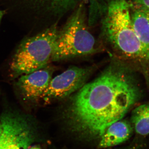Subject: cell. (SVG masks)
Returning a JSON list of instances; mask_svg holds the SVG:
<instances>
[{
	"label": "cell",
	"mask_w": 149,
	"mask_h": 149,
	"mask_svg": "<svg viewBox=\"0 0 149 149\" xmlns=\"http://www.w3.org/2000/svg\"><path fill=\"white\" fill-rule=\"evenodd\" d=\"M130 4L133 28L139 41L149 53V9Z\"/></svg>",
	"instance_id": "9"
},
{
	"label": "cell",
	"mask_w": 149,
	"mask_h": 149,
	"mask_svg": "<svg viewBox=\"0 0 149 149\" xmlns=\"http://www.w3.org/2000/svg\"><path fill=\"white\" fill-rule=\"evenodd\" d=\"M83 3L78 6L63 29L58 31L51 60L56 61L87 55L97 51L95 39L85 22Z\"/></svg>",
	"instance_id": "3"
},
{
	"label": "cell",
	"mask_w": 149,
	"mask_h": 149,
	"mask_svg": "<svg viewBox=\"0 0 149 149\" xmlns=\"http://www.w3.org/2000/svg\"><path fill=\"white\" fill-rule=\"evenodd\" d=\"M133 130L132 125L128 121L118 120L107 128L101 137L99 147L104 148L122 143L129 139Z\"/></svg>",
	"instance_id": "8"
},
{
	"label": "cell",
	"mask_w": 149,
	"mask_h": 149,
	"mask_svg": "<svg viewBox=\"0 0 149 149\" xmlns=\"http://www.w3.org/2000/svg\"><path fill=\"white\" fill-rule=\"evenodd\" d=\"M137 149V148H136V147H128V148H124V149Z\"/></svg>",
	"instance_id": "15"
},
{
	"label": "cell",
	"mask_w": 149,
	"mask_h": 149,
	"mask_svg": "<svg viewBox=\"0 0 149 149\" xmlns=\"http://www.w3.org/2000/svg\"><path fill=\"white\" fill-rule=\"evenodd\" d=\"M3 132V127L1 123V120H0V138L2 135V133Z\"/></svg>",
	"instance_id": "13"
},
{
	"label": "cell",
	"mask_w": 149,
	"mask_h": 149,
	"mask_svg": "<svg viewBox=\"0 0 149 149\" xmlns=\"http://www.w3.org/2000/svg\"><path fill=\"white\" fill-rule=\"evenodd\" d=\"M51 79L52 73L50 70L43 68L22 75L17 85L25 98L35 100L41 97Z\"/></svg>",
	"instance_id": "7"
},
{
	"label": "cell",
	"mask_w": 149,
	"mask_h": 149,
	"mask_svg": "<svg viewBox=\"0 0 149 149\" xmlns=\"http://www.w3.org/2000/svg\"><path fill=\"white\" fill-rule=\"evenodd\" d=\"M141 95L133 73L113 63L78 91L68 109V120L76 130L101 137L109 126L124 117Z\"/></svg>",
	"instance_id": "1"
},
{
	"label": "cell",
	"mask_w": 149,
	"mask_h": 149,
	"mask_svg": "<svg viewBox=\"0 0 149 149\" xmlns=\"http://www.w3.org/2000/svg\"><path fill=\"white\" fill-rule=\"evenodd\" d=\"M131 121L137 133L141 136L149 134V103L135 108L132 112Z\"/></svg>",
	"instance_id": "10"
},
{
	"label": "cell",
	"mask_w": 149,
	"mask_h": 149,
	"mask_svg": "<svg viewBox=\"0 0 149 149\" xmlns=\"http://www.w3.org/2000/svg\"><path fill=\"white\" fill-rule=\"evenodd\" d=\"M0 120L3 127L0 149L28 148L32 134L27 120L12 113L3 115Z\"/></svg>",
	"instance_id": "5"
},
{
	"label": "cell",
	"mask_w": 149,
	"mask_h": 149,
	"mask_svg": "<svg viewBox=\"0 0 149 149\" xmlns=\"http://www.w3.org/2000/svg\"><path fill=\"white\" fill-rule=\"evenodd\" d=\"M58 32L54 25L22 43L11 62L14 74L22 75L44 68L51 59Z\"/></svg>",
	"instance_id": "4"
},
{
	"label": "cell",
	"mask_w": 149,
	"mask_h": 149,
	"mask_svg": "<svg viewBox=\"0 0 149 149\" xmlns=\"http://www.w3.org/2000/svg\"><path fill=\"white\" fill-rule=\"evenodd\" d=\"M90 70L72 67L51 79L41 98L45 100L65 97L80 90L85 84Z\"/></svg>",
	"instance_id": "6"
},
{
	"label": "cell",
	"mask_w": 149,
	"mask_h": 149,
	"mask_svg": "<svg viewBox=\"0 0 149 149\" xmlns=\"http://www.w3.org/2000/svg\"><path fill=\"white\" fill-rule=\"evenodd\" d=\"M101 10L104 37L115 52L125 58L149 62V53L133 28L130 3L126 0H106Z\"/></svg>",
	"instance_id": "2"
},
{
	"label": "cell",
	"mask_w": 149,
	"mask_h": 149,
	"mask_svg": "<svg viewBox=\"0 0 149 149\" xmlns=\"http://www.w3.org/2000/svg\"><path fill=\"white\" fill-rule=\"evenodd\" d=\"M50 9L55 13H63L78 7L88 0H45Z\"/></svg>",
	"instance_id": "11"
},
{
	"label": "cell",
	"mask_w": 149,
	"mask_h": 149,
	"mask_svg": "<svg viewBox=\"0 0 149 149\" xmlns=\"http://www.w3.org/2000/svg\"><path fill=\"white\" fill-rule=\"evenodd\" d=\"M27 149H40V148H39V147H37V146H34V147H31V148H30Z\"/></svg>",
	"instance_id": "16"
},
{
	"label": "cell",
	"mask_w": 149,
	"mask_h": 149,
	"mask_svg": "<svg viewBox=\"0 0 149 149\" xmlns=\"http://www.w3.org/2000/svg\"><path fill=\"white\" fill-rule=\"evenodd\" d=\"M4 12L3 11L0 10V22H1V20L3 16Z\"/></svg>",
	"instance_id": "14"
},
{
	"label": "cell",
	"mask_w": 149,
	"mask_h": 149,
	"mask_svg": "<svg viewBox=\"0 0 149 149\" xmlns=\"http://www.w3.org/2000/svg\"><path fill=\"white\" fill-rule=\"evenodd\" d=\"M130 3L134 5L141 6L149 9V0H130Z\"/></svg>",
	"instance_id": "12"
}]
</instances>
